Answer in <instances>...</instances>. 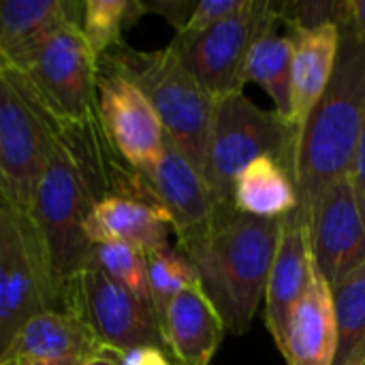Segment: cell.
Instances as JSON below:
<instances>
[{"label": "cell", "mask_w": 365, "mask_h": 365, "mask_svg": "<svg viewBox=\"0 0 365 365\" xmlns=\"http://www.w3.org/2000/svg\"><path fill=\"white\" fill-rule=\"evenodd\" d=\"M280 220L248 216L233 205H218L212 225L201 235L178 244L227 331L235 336L250 329L265 299Z\"/></svg>", "instance_id": "6da1fadb"}, {"label": "cell", "mask_w": 365, "mask_h": 365, "mask_svg": "<svg viewBox=\"0 0 365 365\" xmlns=\"http://www.w3.org/2000/svg\"><path fill=\"white\" fill-rule=\"evenodd\" d=\"M365 122V36L340 26L331 79L299 128L295 154L297 214L308 225L323 192L346 178Z\"/></svg>", "instance_id": "7a4b0ae2"}, {"label": "cell", "mask_w": 365, "mask_h": 365, "mask_svg": "<svg viewBox=\"0 0 365 365\" xmlns=\"http://www.w3.org/2000/svg\"><path fill=\"white\" fill-rule=\"evenodd\" d=\"M98 64L124 75L143 92L167 139L205 178L216 98L186 71L173 47L139 51L122 43L101 56Z\"/></svg>", "instance_id": "3957f363"}, {"label": "cell", "mask_w": 365, "mask_h": 365, "mask_svg": "<svg viewBox=\"0 0 365 365\" xmlns=\"http://www.w3.org/2000/svg\"><path fill=\"white\" fill-rule=\"evenodd\" d=\"M299 128L276 111L261 109L244 92L216 98L207 143L205 182L218 205H233L237 175L257 158L267 156L295 180Z\"/></svg>", "instance_id": "277c9868"}, {"label": "cell", "mask_w": 365, "mask_h": 365, "mask_svg": "<svg viewBox=\"0 0 365 365\" xmlns=\"http://www.w3.org/2000/svg\"><path fill=\"white\" fill-rule=\"evenodd\" d=\"M56 124L26 79L0 68V192L21 212L30 210L51 156Z\"/></svg>", "instance_id": "5b68a950"}, {"label": "cell", "mask_w": 365, "mask_h": 365, "mask_svg": "<svg viewBox=\"0 0 365 365\" xmlns=\"http://www.w3.org/2000/svg\"><path fill=\"white\" fill-rule=\"evenodd\" d=\"M276 2L250 0L240 13L199 32H178L169 43L186 71L214 96L242 92L246 62L259 38L276 32Z\"/></svg>", "instance_id": "8992f818"}, {"label": "cell", "mask_w": 365, "mask_h": 365, "mask_svg": "<svg viewBox=\"0 0 365 365\" xmlns=\"http://www.w3.org/2000/svg\"><path fill=\"white\" fill-rule=\"evenodd\" d=\"M60 310L30 216L0 192V355L38 312Z\"/></svg>", "instance_id": "52a82bcc"}, {"label": "cell", "mask_w": 365, "mask_h": 365, "mask_svg": "<svg viewBox=\"0 0 365 365\" xmlns=\"http://www.w3.org/2000/svg\"><path fill=\"white\" fill-rule=\"evenodd\" d=\"M15 73L56 118L83 122L96 113L98 58L79 24L60 26Z\"/></svg>", "instance_id": "ba28073f"}, {"label": "cell", "mask_w": 365, "mask_h": 365, "mask_svg": "<svg viewBox=\"0 0 365 365\" xmlns=\"http://www.w3.org/2000/svg\"><path fill=\"white\" fill-rule=\"evenodd\" d=\"M68 312H75L107 349L120 353L137 346L165 349L160 323L152 306L118 284L94 263H88L81 272Z\"/></svg>", "instance_id": "9c48e42d"}, {"label": "cell", "mask_w": 365, "mask_h": 365, "mask_svg": "<svg viewBox=\"0 0 365 365\" xmlns=\"http://www.w3.org/2000/svg\"><path fill=\"white\" fill-rule=\"evenodd\" d=\"M96 111L111 148L126 165L135 171L154 165L167 139L154 107L130 79L101 64Z\"/></svg>", "instance_id": "30bf717a"}, {"label": "cell", "mask_w": 365, "mask_h": 365, "mask_svg": "<svg viewBox=\"0 0 365 365\" xmlns=\"http://www.w3.org/2000/svg\"><path fill=\"white\" fill-rule=\"evenodd\" d=\"M310 257L329 287L365 263V210L351 178L331 184L306 225Z\"/></svg>", "instance_id": "8fae6325"}, {"label": "cell", "mask_w": 365, "mask_h": 365, "mask_svg": "<svg viewBox=\"0 0 365 365\" xmlns=\"http://www.w3.org/2000/svg\"><path fill=\"white\" fill-rule=\"evenodd\" d=\"M139 175L152 203L167 214L178 244L201 235L212 225L218 203L205 178L169 139H165L154 165L139 171Z\"/></svg>", "instance_id": "7c38bea8"}, {"label": "cell", "mask_w": 365, "mask_h": 365, "mask_svg": "<svg viewBox=\"0 0 365 365\" xmlns=\"http://www.w3.org/2000/svg\"><path fill=\"white\" fill-rule=\"evenodd\" d=\"M101 346L75 312L45 310L15 334L0 355V365H81Z\"/></svg>", "instance_id": "4fadbf2b"}, {"label": "cell", "mask_w": 365, "mask_h": 365, "mask_svg": "<svg viewBox=\"0 0 365 365\" xmlns=\"http://www.w3.org/2000/svg\"><path fill=\"white\" fill-rule=\"evenodd\" d=\"M278 351L289 365H334L336 361L338 323L331 287L317 269L312 257L306 289L289 314Z\"/></svg>", "instance_id": "5bb4252c"}, {"label": "cell", "mask_w": 365, "mask_h": 365, "mask_svg": "<svg viewBox=\"0 0 365 365\" xmlns=\"http://www.w3.org/2000/svg\"><path fill=\"white\" fill-rule=\"evenodd\" d=\"M81 13L77 0H0V68H21L60 26H81Z\"/></svg>", "instance_id": "9a60e30c"}, {"label": "cell", "mask_w": 365, "mask_h": 365, "mask_svg": "<svg viewBox=\"0 0 365 365\" xmlns=\"http://www.w3.org/2000/svg\"><path fill=\"white\" fill-rule=\"evenodd\" d=\"M160 329L165 349L175 365H210L227 334L201 284L182 291L169 304Z\"/></svg>", "instance_id": "2e32d148"}, {"label": "cell", "mask_w": 365, "mask_h": 365, "mask_svg": "<svg viewBox=\"0 0 365 365\" xmlns=\"http://www.w3.org/2000/svg\"><path fill=\"white\" fill-rule=\"evenodd\" d=\"M310 246L308 233L297 212L282 216L274 261L265 287V325L276 346L282 344L289 314L302 297L308 280Z\"/></svg>", "instance_id": "e0dca14e"}, {"label": "cell", "mask_w": 365, "mask_h": 365, "mask_svg": "<svg viewBox=\"0 0 365 365\" xmlns=\"http://www.w3.org/2000/svg\"><path fill=\"white\" fill-rule=\"evenodd\" d=\"M86 235L94 244L120 242L143 255L169 248L171 222L152 201L139 197H107L86 218Z\"/></svg>", "instance_id": "ac0fdd59"}, {"label": "cell", "mask_w": 365, "mask_h": 365, "mask_svg": "<svg viewBox=\"0 0 365 365\" xmlns=\"http://www.w3.org/2000/svg\"><path fill=\"white\" fill-rule=\"evenodd\" d=\"M293 36V124L302 128L314 105L321 101L340 45V28L323 26L314 30H291Z\"/></svg>", "instance_id": "d6986e66"}, {"label": "cell", "mask_w": 365, "mask_h": 365, "mask_svg": "<svg viewBox=\"0 0 365 365\" xmlns=\"http://www.w3.org/2000/svg\"><path fill=\"white\" fill-rule=\"evenodd\" d=\"M233 207L257 218H282L297 210L295 180L274 158L261 156L237 175Z\"/></svg>", "instance_id": "ffe728a7"}, {"label": "cell", "mask_w": 365, "mask_h": 365, "mask_svg": "<svg viewBox=\"0 0 365 365\" xmlns=\"http://www.w3.org/2000/svg\"><path fill=\"white\" fill-rule=\"evenodd\" d=\"M293 49L291 34L269 32L255 43L246 62V81L259 83L274 101V111L289 124H293Z\"/></svg>", "instance_id": "44dd1931"}, {"label": "cell", "mask_w": 365, "mask_h": 365, "mask_svg": "<svg viewBox=\"0 0 365 365\" xmlns=\"http://www.w3.org/2000/svg\"><path fill=\"white\" fill-rule=\"evenodd\" d=\"M338 351L334 365H346L365 353V263L331 287Z\"/></svg>", "instance_id": "7402d4cb"}, {"label": "cell", "mask_w": 365, "mask_h": 365, "mask_svg": "<svg viewBox=\"0 0 365 365\" xmlns=\"http://www.w3.org/2000/svg\"><path fill=\"white\" fill-rule=\"evenodd\" d=\"M139 0H86L81 13V32L96 58L120 47L122 32L143 15Z\"/></svg>", "instance_id": "603a6c76"}, {"label": "cell", "mask_w": 365, "mask_h": 365, "mask_svg": "<svg viewBox=\"0 0 365 365\" xmlns=\"http://www.w3.org/2000/svg\"><path fill=\"white\" fill-rule=\"evenodd\" d=\"M145 267H148V289H150L152 308L158 323H163L169 304L182 291L199 284V276L190 265V261L180 250H173L171 246L145 255Z\"/></svg>", "instance_id": "cb8c5ba5"}, {"label": "cell", "mask_w": 365, "mask_h": 365, "mask_svg": "<svg viewBox=\"0 0 365 365\" xmlns=\"http://www.w3.org/2000/svg\"><path fill=\"white\" fill-rule=\"evenodd\" d=\"M90 263L101 267L109 278H113L118 284H122L133 295H137L139 299H143L145 304L152 306L150 289H148L145 255L141 250H137L128 244H120V242L94 244Z\"/></svg>", "instance_id": "d4e9b609"}, {"label": "cell", "mask_w": 365, "mask_h": 365, "mask_svg": "<svg viewBox=\"0 0 365 365\" xmlns=\"http://www.w3.org/2000/svg\"><path fill=\"white\" fill-rule=\"evenodd\" d=\"M280 21H289L291 30H314L323 26H344L349 17V0H291L276 2Z\"/></svg>", "instance_id": "484cf974"}, {"label": "cell", "mask_w": 365, "mask_h": 365, "mask_svg": "<svg viewBox=\"0 0 365 365\" xmlns=\"http://www.w3.org/2000/svg\"><path fill=\"white\" fill-rule=\"evenodd\" d=\"M250 0H201L195 4L188 24L184 26V30L180 32H199L205 30L235 13H240L242 9H246Z\"/></svg>", "instance_id": "4316f807"}, {"label": "cell", "mask_w": 365, "mask_h": 365, "mask_svg": "<svg viewBox=\"0 0 365 365\" xmlns=\"http://www.w3.org/2000/svg\"><path fill=\"white\" fill-rule=\"evenodd\" d=\"M141 4H143L145 13L148 11L160 13L175 28V32H180L188 24L190 13H192L197 2H188V0H156V2H141Z\"/></svg>", "instance_id": "83f0119b"}, {"label": "cell", "mask_w": 365, "mask_h": 365, "mask_svg": "<svg viewBox=\"0 0 365 365\" xmlns=\"http://www.w3.org/2000/svg\"><path fill=\"white\" fill-rule=\"evenodd\" d=\"M122 365H173L167 349L163 346H137L122 353Z\"/></svg>", "instance_id": "f1b7e54d"}, {"label": "cell", "mask_w": 365, "mask_h": 365, "mask_svg": "<svg viewBox=\"0 0 365 365\" xmlns=\"http://www.w3.org/2000/svg\"><path fill=\"white\" fill-rule=\"evenodd\" d=\"M349 178L357 190V197L361 201L365 210V122L364 128H361V137H359V143H357V150H355V158H353V165H351V171H349Z\"/></svg>", "instance_id": "f546056e"}, {"label": "cell", "mask_w": 365, "mask_h": 365, "mask_svg": "<svg viewBox=\"0 0 365 365\" xmlns=\"http://www.w3.org/2000/svg\"><path fill=\"white\" fill-rule=\"evenodd\" d=\"M81 365H122V353L107 349V346H101V351L96 355H92L86 364Z\"/></svg>", "instance_id": "4dcf8cb0"}, {"label": "cell", "mask_w": 365, "mask_h": 365, "mask_svg": "<svg viewBox=\"0 0 365 365\" xmlns=\"http://www.w3.org/2000/svg\"><path fill=\"white\" fill-rule=\"evenodd\" d=\"M349 24L365 36V0H349Z\"/></svg>", "instance_id": "1f68e13d"}, {"label": "cell", "mask_w": 365, "mask_h": 365, "mask_svg": "<svg viewBox=\"0 0 365 365\" xmlns=\"http://www.w3.org/2000/svg\"><path fill=\"white\" fill-rule=\"evenodd\" d=\"M346 365H365V353L361 355V357H357L355 361H351V364H346Z\"/></svg>", "instance_id": "d6a6232c"}]
</instances>
